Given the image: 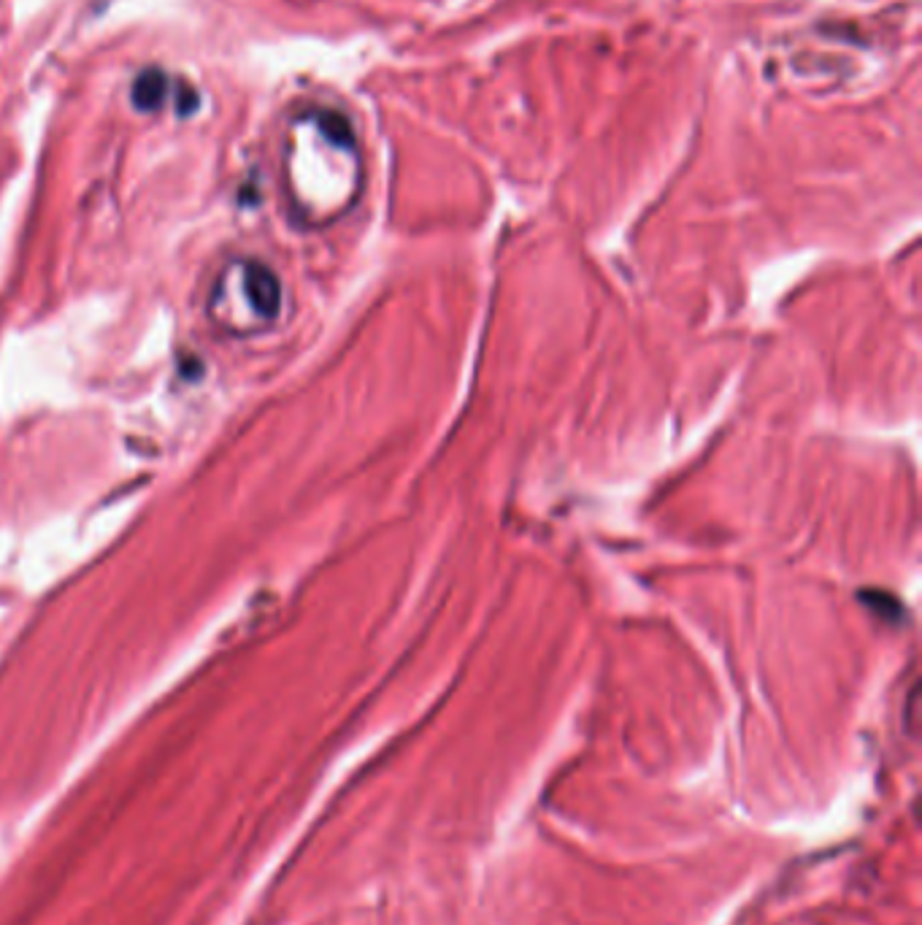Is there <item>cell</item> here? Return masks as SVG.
I'll use <instances>...</instances> for the list:
<instances>
[{"label":"cell","mask_w":922,"mask_h":925,"mask_svg":"<svg viewBox=\"0 0 922 925\" xmlns=\"http://www.w3.org/2000/svg\"><path fill=\"white\" fill-rule=\"evenodd\" d=\"M284 190L297 223L323 228L344 217L363 190L358 138L344 114L308 109L284 136Z\"/></svg>","instance_id":"cell-1"},{"label":"cell","mask_w":922,"mask_h":925,"mask_svg":"<svg viewBox=\"0 0 922 925\" xmlns=\"http://www.w3.org/2000/svg\"><path fill=\"white\" fill-rule=\"evenodd\" d=\"M284 287L277 271L255 258L222 266L206 301V314L227 336H258L282 314Z\"/></svg>","instance_id":"cell-2"},{"label":"cell","mask_w":922,"mask_h":925,"mask_svg":"<svg viewBox=\"0 0 922 925\" xmlns=\"http://www.w3.org/2000/svg\"><path fill=\"white\" fill-rule=\"evenodd\" d=\"M168 87H171V81H168L166 74L157 71V68H149V71H144L142 77L136 79V84H133V106H136L138 112H157V109L162 106V101H166Z\"/></svg>","instance_id":"cell-3"}]
</instances>
